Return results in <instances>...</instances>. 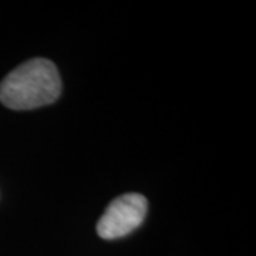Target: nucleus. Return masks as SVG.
<instances>
[{"instance_id": "1", "label": "nucleus", "mask_w": 256, "mask_h": 256, "mask_svg": "<svg viewBox=\"0 0 256 256\" xmlns=\"http://www.w3.org/2000/svg\"><path fill=\"white\" fill-rule=\"evenodd\" d=\"M62 94L58 70L46 58H32L0 82V101L12 110H33L54 102Z\"/></svg>"}, {"instance_id": "2", "label": "nucleus", "mask_w": 256, "mask_h": 256, "mask_svg": "<svg viewBox=\"0 0 256 256\" xmlns=\"http://www.w3.org/2000/svg\"><path fill=\"white\" fill-rule=\"evenodd\" d=\"M148 202L141 194H124L112 200L97 224V234L102 239L127 236L144 222Z\"/></svg>"}]
</instances>
